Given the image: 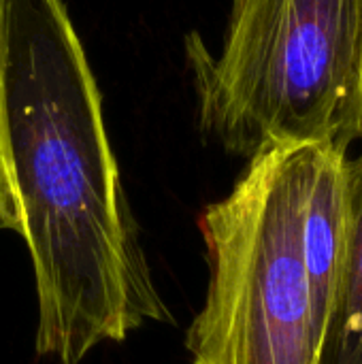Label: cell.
I'll use <instances>...</instances> for the list:
<instances>
[{"mask_svg": "<svg viewBox=\"0 0 362 364\" xmlns=\"http://www.w3.org/2000/svg\"><path fill=\"white\" fill-rule=\"evenodd\" d=\"M0 228L30 254L41 358L81 364L100 343L173 322L62 0H0Z\"/></svg>", "mask_w": 362, "mask_h": 364, "instance_id": "1", "label": "cell"}, {"mask_svg": "<svg viewBox=\"0 0 362 364\" xmlns=\"http://www.w3.org/2000/svg\"><path fill=\"white\" fill-rule=\"evenodd\" d=\"M348 154L271 145L205 207L209 286L192 364H320L341 279Z\"/></svg>", "mask_w": 362, "mask_h": 364, "instance_id": "2", "label": "cell"}, {"mask_svg": "<svg viewBox=\"0 0 362 364\" xmlns=\"http://www.w3.org/2000/svg\"><path fill=\"white\" fill-rule=\"evenodd\" d=\"M203 134L252 158L362 141V0H233L222 53L188 36Z\"/></svg>", "mask_w": 362, "mask_h": 364, "instance_id": "3", "label": "cell"}, {"mask_svg": "<svg viewBox=\"0 0 362 364\" xmlns=\"http://www.w3.org/2000/svg\"><path fill=\"white\" fill-rule=\"evenodd\" d=\"M320 364H362V151L346 164L341 279Z\"/></svg>", "mask_w": 362, "mask_h": 364, "instance_id": "4", "label": "cell"}]
</instances>
